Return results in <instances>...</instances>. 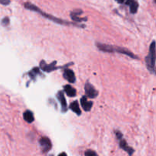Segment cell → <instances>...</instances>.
I'll return each instance as SVG.
<instances>
[{
  "label": "cell",
  "instance_id": "6da1fadb",
  "mask_svg": "<svg viewBox=\"0 0 156 156\" xmlns=\"http://www.w3.org/2000/svg\"><path fill=\"white\" fill-rule=\"evenodd\" d=\"M97 47L101 51L107 52V53H118L124 54L126 56H129V57L133 58V59H139L138 56H136L133 53L129 51L126 48L124 47H117V46L114 45H109V44H97Z\"/></svg>",
  "mask_w": 156,
  "mask_h": 156
},
{
  "label": "cell",
  "instance_id": "7a4b0ae2",
  "mask_svg": "<svg viewBox=\"0 0 156 156\" xmlns=\"http://www.w3.org/2000/svg\"><path fill=\"white\" fill-rule=\"evenodd\" d=\"M146 64L148 70L152 74L156 75V42L152 41L149 46V53L146 57Z\"/></svg>",
  "mask_w": 156,
  "mask_h": 156
},
{
  "label": "cell",
  "instance_id": "3957f363",
  "mask_svg": "<svg viewBox=\"0 0 156 156\" xmlns=\"http://www.w3.org/2000/svg\"><path fill=\"white\" fill-rule=\"evenodd\" d=\"M24 7H25L27 9H29V10L34 11V12H37V13L41 14V15H43L44 17H45V18H47V19L50 20V21H54V22L57 23V24H62V25L79 26V25H76V24H73V23L69 22V21H64V20H62V19H59V18H56V17L52 16V15H48V14L44 13V12H43V11H41L39 8H37L36 5H34L31 4V3H30V2L25 3V4H24Z\"/></svg>",
  "mask_w": 156,
  "mask_h": 156
},
{
  "label": "cell",
  "instance_id": "277c9868",
  "mask_svg": "<svg viewBox=\"0 0 156 156\" xmlns=\"http://www.w3.org/2000/svg\"><path fill=\"white\" fill-rule=\"evenodd\" d=\"M40 145L44 153L49 152L52 148V143L50 140L47 137H42L40 140Z\"/></svg>",
  "mask_w": 156,
  "mask_h": 156
},
{
  "label": "cell",
  "instance_id": "5b68a950",
  "mask_svg": "<svg viewBox=\"0 0 156 156\" xmlns=\"http://www.w3.org/2000/svg\"><path fill=\"white\" fill-rule=\"evenodd\" d=\"M85 90L86 96L88 98H94L97 97L98 94L97 90L90 83H86L85 86Z\"/></svg>",
  "mask_w": 156,
  "mask_h": 156
},
{
  "label": "cell",
  "instance_id": "8992f818",
  "mask_svg": "<svg viewBox=\"0 0 156 156\" xmlns=\"http://www.w3.org/2000/svg\"><path fill=\"white\" fill-rule=\"evenodd\" d=\"M56 62L55 61V62H52L51 64H47L45 62V61L42 60L41 62V63H40V66H41V69H42L43 71L47 72V73H50V72L58 69V67L56 66Z\"/></svg>",
  "mask_w": 156,
  "mask_h": 156
},
{
  "label": "cell",
  "instance_id": "52a82bcc",
  "mask_svg": "<svg viewBox=\"0 0 156 156\" xmlns=\"http://www.w3.org/2000/svg\"><path fill=\"white\" fill-rule=\"evenodd\" d=\"M63 77L70 83H74L76 82V76H75L74 72L69 69H66L64 70Z\"/></svg>",
  "mask_w": 156,
  "mask_h": 156
},
{
  "label": "cell",
  "instance_id": "ba28073f",
  "mask_svg": "<svg viewBox=\"0 0 156 156\" xmlns=\"http://www.w3.org/2000/svg\"><path fill=\"white\" fill-rule=\"evenodd\" d=\"M120 147L123 150H124L125 152H127L129 156H132L133 154L134 153V149L133 148H131L130 146H128L127 143L124 140H123V139L120 140Z\"/></svg>",
  "mask_w": 156,
  "mask_h": 156
},
{
  "label": "cell",
  "instance_id": "9c48e42d",
  "mask_svg": "<svg viewBox=\"0 0 156 156\" xmlns=\"http://www.w3.org/2000/svg\"><path fill=\"white\" fill-rule=\"evenodd\" d=\"M124 3L129 6L131 13L133 14L136 13L139 8V4L136 0H126Z\"/></svg>",
  "mask_w": 156,
  "mask_h": 156
},
{
  "label": "cell",
  "instance_id": "30bf717a",
  "mask_svg": "<svg viewBox=\"0 0 156 156\" xmlns=\"http://www.w3.org/2000/svg\"><path fill=\"white\" fill-rule=\"evenodd\" d=\"M80 102L81 105H82V108H83L85 111H89L91 109V108H92L93 103L91 101H88L86 96H83V97L81 98Z\"/></svg>",
  "mask_w": 156,
  "mask_h": 156
},
{
  "label": "cell",
  "instance_id": "8fae6325",
  "mask_svg": "<svg viewBox=\"0 0 156 156\" xmlns=\"http://www.w3.org/2000/svg\"><path fill=\"white\" fill-rule=\"evenodd\" d=\"M57 98L58 100L59 101V103L61 105V108H62V111L63 112L67 111V104H66V100L65 98V96L62 91H59L57 94Z\"/></svg>",
  "mask_w": 156,
  "mask_h": 156
},
{
  "label": "cell",
  "instance_id": "7c38bea8",
  "mask_svg": "<svg viewBox=\"0 0 156 156\" xmlns=\"http://www.w3.org/2000/svg\"><path fill=\"white\" fill-rule=\"evenodd\" d=\"M82 13V12L81 10H76V11H74V12H73L71 13L72 19L75 21H79V22H80V21H86L87 18H79V15H80Z\"/></svg>",
  "mask_w": 156,
  "mask_h": 156
},
{
  "label": "cell",
  "instance_id": "4fadbf2b",
  "mask_svg": "<svg viewBox=\"0 0 156 156\" xmlns=\"http://www.w3.org/2000/svg\"><path fill=\"white\" fill-rule=\"evenodd\" d=\"M64 91L69 97H75L76 95V90L69 85L64 86Z\"/></svg>",
  "mask_w": 156,
  "mask_h": 156
},
{
  "label": "cell",
  "instance_id": "5bb4252c",
  "mask_svg": "<svg viewBox=\"0 0 156 156\" xmlns=\"http://www.w3.org/2000/svg\"><path fill=\"white\" fill-rule=\"evenodd\" d=\"M23 117H24V120L27 121V123H32L34 120L33 113L30 111H24V113L23 114Z\"/></svg>",
  "mask_w": 156,
  "mask_h": 156
},
{
  "label": "cell",
  "instance_id": "9a60e30c",
  "mask_svg": "<svg viewBox=\"0 0 156 156\" xmlns=\"http://www.w3.org/2000/svg\"><path fill=\"white\" fill-rule=\"evenodd\" d=\"M70 109L72 110V111H73L74 113H76L77 115H80L81 114H82V112H81V110H80V108H79V103H78V101H73V103L70 105Z\"/></svg>",
  "mask_w": 156,
  "mask_h": 156
},
{
  "label": "cell",
  "instance_id": "2e32d148",
  "mask_svg": "<svg viewBox=\"0 0 156 156\" xmlns=\"http://www.w3.org/2000/svg\"><path fill=\"white\" fill-rule=\"evenodd\" d=\"M40 74H41V73H40L39 68H34L33 69H32L31 71L28 73V75L30 76V77L33 79H34L35 78H36V76H37V75H40Z\"/></svg>",
  "mask_w": 156,
  "mask_h": 156
},
{
  "label": "cell",
  "instance_id": "e0dca14e",
  "mask_svg": "<svg viewBox=\"0 0 156 156\" xmlns=\"http://www.w3.org/2000/svg\"><path fill=\"white\" fill-rule=\"evenodd\" d=\"M85 156H98L95 152L92 150H87L85 152Z\"/></svg>",
  "mask_w": 156,
  "mask_h": 156
},
{
  "label": "cell",
  "instance_id": "ac0fdd59",
  "mask_svg": "<svg viewBox=\"0 0 156 156\" xmlns=\"http://www.w3.org/2000/svg\"><path fill=\"white\" fill-rule=\"evenodd\" d=\"M2 24L3 26H7L9 24V18H8V17H5V18H4L2 19Z\"/></svg>",
  "mask_w": 156,
  "mask_h": 156
},
{
  "label": "cell",
  "instance_id": "d6986e66",
  "mask_svg": "<svg viewBox=\"0 0 156 156\" xmlns=\"http://www.w3.org/2000/svg\"><path fill=\"white\" fill-rule=\"evenodd\" d=\"M10 3L9 0H0V4H2L6 5H9Z\"/></svg>",
  "mask_w": 156,
  "mask_h": 156
},
{
  "label": "cell",
  "instance_id": "ffe728a7",
  "mask_svg": "<svg viewBox=\"0 0 156 156\" xmlns=\"http://www.w3.org/2000/svg\"><path fill=\"white\" fill-rule=\"evenodd\" d=\"M116 1H117V2H119V3H124L126 0H116Z\"/></svg>",
  "mask_w": 156,
  "mask_h": 156
},
{
  "label": "cell",
  "instance_id": "44dd1931",
  "mask_svg": "<svg viewBox=\"0 0 156 156\" xmlns=\"http://www.w3.org/2000/svg\"><path fill=\"white\" fill-rule=\"evenodd\" d=\"M58 156H67V155H66V152H62V153L59 154V155Z\"/></svg>",
  "mask_w": 156,
  "mask_h": 156
},
{
  "label": "cell",
  "instance_id": "7402d4cb",
  "mask_svg": "<svg viewBox=\"0 0 156 156\" xmlns=\"http://www.w3.org/2000/svg\"><path fill=\"white\" fill-rule=\"evenodd\" d=\"M154 1H155V2L156 3V0H154Z\"/></svg>",
  "mask_w": 156,
  "mask_h": 156
}]
</instances>
